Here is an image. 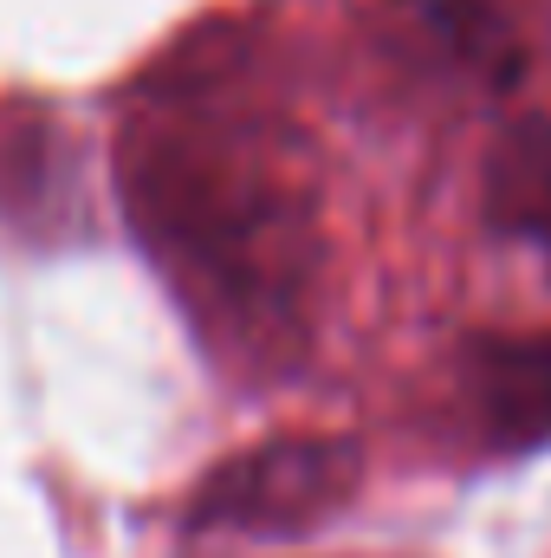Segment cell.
<instances>
[{
    "instance_id": "6da1fadb",
    "label": "cell",
    "mask_w": 551,
    "mask_h": 558,
    "mask_svg": "<svg viewBox=\"0 0 551 558\" xmlns=\"http://www.w3.org/2000/svg\"><path fill=\"white\" fill-rule=\"evenodd\" d=\"M124 202L149 254L241 338L292 331L305 305V208L254 162L188 137H131Z\"/></svg>"
},
{
    "instance_id": "7a4b0ae2",
    "label": "cell",
    "mask_w": 551,
    "mask_h": 558,
    "mask_svg": "<svg viewBox=\"0 0 551 558\" xmlns=\"http://www.w3.org/2000/svg\"><path fill=\"white\" fill-rule=\"evenodd\" d=\"M364 481V448L344 435H279L221 461L188 520L215 533H298L331 520Z\"/></svg>"
},
{
    "instance_id": "3957f363",
    "label": "cell",
    "mask_w": 551,
    "mask_h": 558,
    "mask_svg": "<svg viewBox=\"0 0 551 558\" xmlns=\"http://www.w3.org/2000/svg\"><path fill=\"white\" fill-rule=\"evenodd\" d=\"M474 397L487 422L513 441L551 428V338H480L474 344Z\"/></svg>"
},
{
    "instance_id": "277c9868",
    "label": "cell",
    "mask_w": 551,
    "mask_h": 558,
    "mask_svg": "<svg viewBox=\"0 0 551 558\" xmlns=\"http://www.w3.org/2000/svg\"><path fill=\"white\" fill-rule=\"evenodd\" d=\"M487 215H493V228L551 247V124L546 118H526V124H513L500 137L493 162H487Z\"/></svg>"
},
{
    "instance_id": "5b68a950",
    "label": "cell",
    "mask_w": 551,
    "mask_h": 558,
    "mask_svg": "<svg viewBox=\"0 0 551 558\" xmlns=\"http://www.w3.org/2000/svg\"><path fill=\"white\" fill-rule=\"evenodd\" d=\"M421 20H428L434 46L454 65H467L474 78H493V85L519 78V39L487 0H421Z\"/></svg>"
}]
</instances>
